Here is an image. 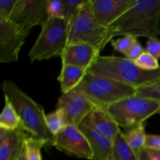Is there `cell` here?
Segmentation results:
<instances>
[{"mask_svg":"<svg viewBox=\"0 0 160 160\" xmlns=\"http://www.w3.org/2000/svg\"><path fill=\"white\" fill-rule=\"evenodd\" d=\"M113 37L160 36V0H136L132 7L109 27Z\"/></svg>","mask_w":160,"mask_h":160,"instance_id":"cell-1","label":"cell"},{"mask_svg":"<svg viewBox=\"0 0 160 160\" xmlns=\"http://www.w3.org/2000/svg\"><path fill=\"white\" fill-rule=\"evenodd\" d=\"M2 92L18 114L22 128L31 136L45 142L47 147L53 146L55 136L46 125L44 108L12 81H3Z\"/></svg>","mask_w":160,"mask_h":160,"instance_id":"cell-2","label":"cell"},{"mask_svg":"<svg viewBox=\"0 0 160 160\" xmlns=\"http://www.w3.org/2000/svg\"><path fill=\"white\" fill-rule=\"evenodd\" d=\"M88 71L139 89L160 81V68L148 71L126 57L99 56Z\"/></svg>","mask_w":160,"mask_h":160,"instance_id":"cell-3","label":"cell"},{"mask_svg":"<svg viewBox=\"0 0 160 160\" xmlns=\"http://www.w3.org/2000/svg\"><path fill=\"white\" fill-rule=\"evenodd\" d=\"M74 89L86 95L95 107L106 110L111 105L136 95L138 90L134 87L92 74L88 71Z\"/></svg>","mask_w":160,"mask_h":160,"instance_id":"cell-4","label":"cell"},{"mask_svg":"<svg viewBox=\"0 0 160 160\" xmlns=\"http://www.w3.org/2000/svg\"><path fill=\"white\" fill-rule=\"evenodd\" d=\"M69 23L64 19L48 17L28 53L31 62L61 57L68 45Z\"/></svg>","mask_w":160,"mask_h":160,"instance_id":"cell-5","label":"cell"},{"mask_svg":"<svg viewBox=\"0 0 160 160\" xmlns=\"http://www.w3.org/2000/svg\"><path fill=\"white\" fill-rule=\"evenodd\" d=\"M113 38L109 28L102 26L96 20L91 0L88 1L77 17L69 23L68 44H88L101 52Z\"/></svg>","mask_w":160,"mask_h":160,"instance_id":"cell-6","label":"cell"},{"mask_svg":"<svg viewBox=\"0 0 160 160\" xmlns=\"http://www.w3.org/2000/svg\"><path fill=\"white\" fill-rule=\"evenodd\" d=\"M159 106V101L134 95L111 105L106 110L120 128L131 129L157 113Z\"/></svg>","mask_w":160,"mask_h":160,"instance_id":"cell-7","label":"cell"},{"mask_svg":"<svg viewBox=\"0 0 160 160\" xmlns=\"http://www.w3.org/2000/svg\"><path fill=\"white\" fill-rule=\"evenodd\" d=\"M47 3L48 0H18L9 20L29 34L34 27H42L49 17Z\"/></svg>","mask_w":160,"mask_h":160,"instance_id":"cell-8","label":"cell"},{"mask_svg":"<svg viewBox=\"0 0 160 160\" xmlns=\"http://www.w3.org/2000/svg\"><path fill=\"white\" fill-rule=\"evenodd\" d=\"M53 147L72 157L92 160L93 152L90 143L79 128L67 125L55 137Z\"/></svg>","mask_w":160,"mask_h":160,"instance_id":"cell-9","label":"cell"},{"mask_svg":"<svg viewBox=\"0 0 160 160\" xmlns=\"http://www.w3.org/2000/svg\"><path fill=\"white\" fill-rule=\"evenodd\" d=\"M56 106L63 111L67 124L77 128L95 108L86 95L77 89L62 94L59 97Z\"/></svg>","mask_w":160,"mask_h":160,"instance_id":"cell-10","label":"cell"},{"mask_svg":"<svg viewBox=\"0 0 160 160\" xmlns=\"http://www.w3.org/2000/svg\"><path fill=\"white\" fill-rule=\"evenodd\" d=\"M28 36L10 20L0 18V62H17Z\"/></svg>","mask_w":160,"mask_h":160,"instance_id":"cell-11","label":"cell"},{"mask_svg":"<svg viewBox=\"0 0 160 160\" xmlns=\"http://www.w3.org/2000/svg\"><path fill=\"white\" fill-rule=\"evenodd\" d=\"M136 0H91L93 14L98 23L109 28L128 10Z\"/></svg>","mask_w":160,"mask_h":160,"instance_id":"cell-12","label":"cell"},{"mask_svg":"<svg viewBox=\"0 0 160 160\" xmlns=\"http://www.w3.org/2000/svg\"><path fill=\"white\" fill-rule=\"evenodd\" d=\"M100 52L85 43L68 44L64 49L61 60L62 65H71L88 70L99 57Z\"/></svg>","mask_w":160,"mask_h":160,"instance_id":"cell-13","label":"cell"},{"mask_svg":"<svg viewBox=\"0 0 160 160\" xmlns=\"http://www.w3.org/2000/svg\"><path fill=\"white\" fill-rule=\"evenodd\" d=\"M28 136L23 128L15 131L0 128V160H18L25 153Z\"/></svg>","mask_w":160,"mask_h":160,"instance_id":"cell-14","label":"cell"},{"mask_svg":"<svg viewBox=\"0 0 160 160\" xmlns=\"http://www.w3.org/2000/svg\"><path fill=\"white\" fill-rule=\"evenodd\" d=\"M78 128L86 136L92 147V160H113V141L84 123H81Z\"/></svg>","mask_w":160,"mask_h":160,"instance_id":"cell-15","label":"cell"},{"mask_svg":"<svg viewBox=\"0 0 160 160\" xmlns=\"http://www.w3.org/2000/svg\"><path fill=\"white\" fill-rule=\"evenodd\" d=\"M113 141L120 132L119 125L107 110L95 107L82 122Z\"/></svg>","mask_w":160,"mask_h":160,"instance_id":"cell-16","label":"cell"},{"mask_svg":"<svg viewBox=\"0 0 160 160\" xmlns=\"http://www.w3.org/2000/svg\"><path fill=\"white\" fill-rule=\"evenodd\" d=\"M88 70L71 65H62L60 73L57 80L60 84L62 94L73 90L81 82Z\"/></svg>","mask_w":160,"mask_h":160,"instance_id":"cell-17","label":"cell"},{"mask_svg":"<svg viewBox=\"0 0 160 160\" xmlns=\"http://www.w3.org/2000/svg\"><path fill=\"white\" fill-rule=\"evenodd\" d=\"M123 134L127 144L133 151L139 153L145 148L147 134L145 133V126L144 123L131 128L127 132H123Z\"/></svg>","mask_w":160,"mask_h":160,"instance_id":"cell-18","label":"cell"},{"mask_svg":"<svg viewBox=\"0 0 160 160\" xmlns=\"http://www.w3.org/2000/svg\"><path fill=\"white\" fill-rule=\"evenodd\" d=\"M0 128L15 131L22 128L21 121L10 102L5 97V105L0 115Z\"/></svg>","mask_w":160,"mask_h":160,"instance_id":"cell-19","label":"cell"},{"mask_svg":"<svg viewBox=\"0 0 160 160\" xmlns=\"http://www.w3.org/2000/svg\"><path fill=\"white\" fill-rule=\"evenodd\" d=\"M113 160H140L139 153L128 146L122 131L113 140Z\"/></svg>","mask_w":160,"mask_h":160,"instance_id":"cell-20","label":"cell"},{"mask_svg":"<svg viewBox=\"0 0 160 160\" xmlns=\"http://www.w3.org/2000/svg\"><path fill=\"white\" fill-rule=\"evenodd\" d=\"M45 122L49 131L55 137L67 126L63 111L58 108L45 115Z\"/></svg>","mask_w":160,"mask_h":160,"instance_id":"cell-21","label":"cell"},{"mask_svg":"<svg viewBox=\"0 0 160 160\" xmlns=\"http://www.w3.org/2000/svg\"><path fill=\"white\" fill-rule=\"evenodd\" d=\"M45 143L36 138L28 136L25 142V153L28 160H42V148Z\"/></svg>","mask_w":160,"mask_h":160,"instance_id":"cell-22","label":"cell"},{"mask_svg":"<svg viewBox=\"0 0 160 160\" xmlns=\"http://www.w3.org/2000/svg\"><path fill=\"white\" fill-rule=\"evenodd\" d=\"M88 0H63L66 9L65 20L69 23L77 17Z\"/></svg>","mask_w":160,"mask_h":160,"instance_id":"cell-23","label":"cell"},{"mask_svg":"<svg viewBox=\"0 0 160 160\" xmlns=\"http://www.w3.org/2000/svg\"><path fill=\"white\" fill-rule=\"evenodd\" d=\"M136 64L140 68L143 69L148 71H152V70H159L160 66L159 64V60L156 59L154 56L150 55L145 50L143 53L134 61Z\"/></svg>","mask_w":160,"mask_h":160,"instance_id":"cell-24","label":"cell"},{"mask_svg":"<svg viewBox=\"0 0 160 160\" xmlns=\"http://www.w3.org/2000/svg\"><path fill=\"white\" fill-rule=\"evenodd\" d=\"M136 95L160 102V81L138 89Z\"/></svg>","mask_w":160,"mask_h":160,"instance_id":"cell-25","label":"cell"},{"mask_svg":"<svg viewBox=\"0 0 160 160\" xmlns=\"http://www.w3.org/2000/svg\"><path fill=\"white\" fill-rule=\"evenodd\" d=\"M138 40V38L131 35H124L121 38L111 41V45L114 50L124 55L126 52L131 47V45Z\"/></svg>","mask_w":160,"mask_h":160,"instance_id":"cell-26","label":"cell"},{"mask_svg":"<svg viewBox=\"0 0 160 160\" xmlns=\"http://www.w3.org/2000/svg\"><path fill=\"white\" fill-rule=\"evenodd\" d=\"M47 12H48V15L49 17L65 20L66 9L63 0H62V1H58V0L48 1Z\"/></svg>","mask_w":160,"mask_h":160,"instance_id":"cell-27","label":"cell"},{"mask_svg":"<svg viewBox=\"0 0 160 160\" xmlns=\"http://www.w3.org/2000/svg\"><path fill=\"white\" fill-rule=\"evenodd\" d=\"M18 0H0V18L9 20Z\"/></svg>","mask_w":160,"mask_h":160,"instance_id":"cell-28","label":"cell"},{"mask_svg":"<svg viewBox=\"0 0 160 160\" xmlns=\"http://www.w3.org/2000/svg\"><path fill=\"white\" fill-rule=\"evenodd\" d=\"M145 51L159 60L160 59V39L158 38H148L147 41Z\"/></svg>","mask_w":160,"mask_h":160,"instance_id":"cell-29","label":"cell"},{"mask_svg":"<svg viewBox=\"0 0 160 160\" xmlns=\"http://www.w3.org/2000/svg\"><path fill=\"white\" fill-rule=\"evenodd\" d=\"M144 52H145V49L142 47V44L137 40L131 45V48L126 52V53L124 54V56L126 58H128V59H131V60L135 61Z\"/></svg>","mask_w":160,"mask_h":160,"instance_id":"cell-30","label":"cell"},{"mask_svg":"<svg viewBox=\"0 0 160 160\" xmlns=\"http://www.w3.org/2000/svg\"><path fill=\"white\" fill-rule=\"evenodd\" d=\"M145 148L160 151V134H147Z\"/></svg>","mask_w":160,"mask_h":160,"instance_id":"cell-31","label":"cell"},{"mask_svg":"<svg viewBox=\"0 0 160 160\" xmlns=\"http://www.w3.org/2000/svg\"><path fill=\"white\" fill-rule=\"evenodd\" d=\"M152 160H160V151L147 149Z\"/></svg>","mask_w":160,"mask_h":160,"instance_id":"cell-32","label":"cell"},{"mask_svg":"<svg viewBox=\"0 0 160 160\" xmlns=\"http://www.w3.org/2000/svg\"><path fill=\"white\" fill-rule=\"evenodd\" d=\"M139 159L140 160H152L148 155V151L146 148H143L142 151L139 152Z\"/></svg>","mask_w":160,"mask_h":160,"instance_id":"cell-33","label":"cell"},{"mask_svg":"<svg viewBox=\"0 0 160 160\" xmlns=\"http://www.w3.org/2000/svg\"><path fill=\"white\" fill-rule=\"evenodd\" d=\"M18 160H28V159H27V156H26V153H24V154H23V156H22Z\"/></svg>","mask_w":160,"mask_h":160,"instance_id":"cell-34","label":"cell"},{"mask_svg":"<svg viewBox=\"0 0 160 160\" xmlns=\"http://www.w3.org/2000/svg\"><path fill=\"white\" fill-rule=\"evenodd\" d=\"M157 113H158V114H159V115H160V106H159V109H158V112H157Z\"/></svg>","mask_w":160,"mask_h":160,"instance_id":"cell-35","label":"cell"}]
</instances>
